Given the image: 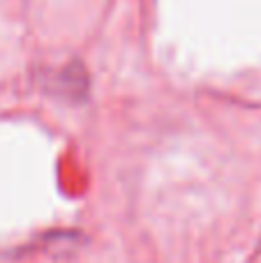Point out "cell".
Returning <instances> with one entry per match:
<instances>
[{
  "label": "cell",
  "instance_id": "1",
  "mask_svg": "<svg viewBox=\"0 0 261 263\" xmlns=\"http://www.w3.org/2000/svg\"><path fill=\"white\" fill-rule=\"evenodd\" d=\"M44 88L46 92L60 97V100L81 102L88 95V74L81 63H69L63 69H58L53 77H46Z\"/></svg>",
  "mask_w": 261,
  "mask_h": 263
}]
</instances>
